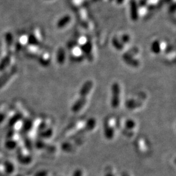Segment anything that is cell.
I'll return each mask as SVG.
<instances>
[{"label":"cell","instance_id":"obj_4","mask_svg":"<svg viewBox=\"0 0 176 176\" xmlns=\"http://www.w3.org/2000/svg\"><path fill=\"white\" fill-rule=\"evenodd\" d=\"M126 104L128 108L134 109L136 108H139V107L142 106L143 104L141 100H134V99H131V100L128 101Z\"/></svg>","mask_w":176,"mask_h":176},{"label":"cell","instance_id":"obj_7","mask_svg":"<svg viewBox=\"0 0 176 176\" xmlns=\"http://www.w3.org/2000/svg\"><path fill=\"white\" fill-rule=\"evenodd\" d=\"M138 145V148L139 149H140V151H145L147 150V145H146V142L145 141L142 139V138H140L137 142Z\"/></svg>","mask_w":176,"mask_h":176},{"label":"cell","instance_id":"obj_3","mask_svg":"<svg viewBox=\"0 0 176 176\" xmlns=\"http://www.w3.org/2000/svg\"><path fill=\"white\" fill-rule=\"evenodd\" d=\"M115 127H116V121L114 118H110L107 119L104 128V134L107 139L111 140L113 138L115 133Z\"/></svg>","mask_w":176,"mask_h":176},{"label":"cell","instance_id":"obj_5","mask_svg":"<svg viewBox=\"0 0 176 176\" xmlns=\"http://www.w3.org/2000/svg\"><path fill=\"white\" fill-rule=\"evenodd\" d=\"M71 21V17L68 15H65V16L61 18L58 22V27L59 28H62L67 26Z\"/></svg>","mask_w":176,"mask_h":176},{"label":"cell","instance_id":"obj_1","mask_svg":"<svg viewBox=\"0 0 176 176\" xmlns=\"http://www.w3.org/2000/svg\"><path fill=\"white\" fill-rule=\"evenodd\" d=\"M93 88V82L87 81L82 87L80 92V97L73 105L72 110L74 112H79L86 103L87 97Z\"/></svg>","mask_w":176,"mask_h":176},{"label":"cell","instance_id":"obj_6","mask_svg":"<svg viewBox=\"0 0 176 176\" xmlns=\"http://www.w3.org/2000/svg\"><path fill=\"white\" fill-rule=\"evenodd\" d=\"M151 49H152V51L154 53H159L160 51H161V49H162L161 44H160V43L158 41H154L153 43L152 44Z\"/></svg>","mask_w":176,"mask_h":176},{"label":"cell","instance_id":"obj_2","mask_svg":"<svg viewBox=\"0 0 176 176\" xmlns=\"http://www.w3.org/2000/svg\"><path fill=\"white\" fill-rule=\"evenodd\" d=\"M121 98V89L119 85L117 83H115L112 87V98L111 104L114 108H116L120 104Z\"/></svg>","mask_w":176,"mask_h":176},{"label":"cell","instance_id":"obj_8","mask_svg":"<svg viewBox=\"0 0 176 176\" xmlns=\"http://www.w3.org/2000/svg\"><path fill=\"white\" fill-rule=\"evenodd\" d=\"M65 52L63 49H60L58 52V61L59 63H63L65 61Z\"/></svg>","mask_w":176,"mask_h":176},{"label":"cell","instance_id":"obj_9","mask_svg":"<svg viewBox=\"0 0 176 176\" xmlns=\"http://www.w3.org/2000/svg\"><path fill=\"white\" fill-rule=\"evenodd\" d=\"M123 0H118V2H121Z\"/></svg>","mask_w":176,"mask_h":176}]
</instances>
